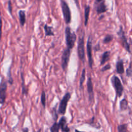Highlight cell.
<instances>
[{
  "label": "cell",
  "instance_id": "1",
  "mask_svg": "<svg viewBox=\"0 0 132 132\" xmlns=\"http://www.w3.org/2000/svg\"><path fill=\"white\" fill-rule=\"evenodd\" d=\"M76 34L73 32H72L70 27H67L65 28V38L66 44L68 48L72 50L75 45V43L76 41Z\"/></svg>",
  "mask_w": 132,
  "mask_h": 132
},
{
  "label": "cell",
  "instance_id": "2",
  "mask_svg": "<svg viewBox=\"0 0 132 132\" xmlns=\"http://www.w3.org/2000/svg\"><path fill=\"white\" fill-rule=\"evenodd\" d=\"M111 81H112L113 88H114L115 90H116V99L117 97H121L122 96V94H123L124 91V87L122 86V83H121V80L116 76H113Z\"/></svg>",
  "mask_w": 132,
  "mask_h": 132
},
{
  "label": "cell",
  "instance_id": "3",
  "mask_svg": "<svg viewBox=\"0 0 132 132\" xmlns=\"http://www.w3.org/2000/svg\"><path fill=\"white\" fill-rule=\"evenodd\" d=\"M61 5L62 12H63V18L66 24H68L71 22V11L69 6L64 0H61Z\"/></svg>",
  "mask_w": 132,
  "mask_h": 132
},
{
  "label": "cell",
  "instance_id": "4",
  "mask_svg": "<svg viewBox=\"0 0 132 132\" xmlns=\"http://www.w3.org/2000/svg\"><path fill=\"white\" fill-rule=\"evenodd\" d=\"M77 52L80 60L82 62L85 60V34L82 33V36H80L78 41V46H77Z\"/></svg>",
  "mask_w": 132,
  "mask_h": 132
},
{
  "label": "cell",
  "instance_id": "5",
  "mask_svg": "<svg viewBox=\"0 0 132 132\" xmlns=\"http://www.w3.org/2000/svg\"><path fill=\"white\" fill-rule=\"evenodd\" d=\"M70 97H71V95L69 92H67L64 94L63 99H62L61 101L60 104H59L58 113L62 115H64V113H66L67 105H68V101H69Z\"/></svg>",
  "mask_w": 132,
  "mask_h": 132
},
{
  "label": "cell",
  "instance_id": "6",
  "mask_svg": "<svg viewBox=\"0 0 132 132\" xmlns=\"http://www.w3.org/2000/svg\"><path fill=\"white\" fill-rule=\"evenodd\" d=\"M117 34L119 36V38L121 39V43H122V46L125 48V50L129 53H131V50H130V44L129 43L128 41L127 37H126V35H125V32H124L122 27H120L119 31L117 32Z\"/></svg>",
  "mask_w": 132,
  "mask_h": 132
},
{
  "label": "cell",
  "instance_id": "7",
  "mask_svg": "<svg viewBox=\"0 0 132 132\" xmlns=\"http://www.w3.org/2000/svg\"><path fill=\"white\" fill-rule=\"evenodd\" d=\"M6 90H7V82L5 78H2L0 82V104L5 103L6 100Z\"/></svg>",
  "mask_w": 132,
  "mask_h": 132
},
{
  "label": "cell",
  "instance_id": "8",
  "mask_svg": "<svg viewBox=\"0 0 132 132\" xmlns=\"http://www.w3.org/2000/svg\"><path fill=\"white\" fill-rule=\"evenodd\" d=\"M86 50H87V55L88 58L89 66H90V68H92L94 61H93L92 58V36H89L88 39Z\"/></svg>",
  "mask_w": 132,
  "mask_h": 132
},
{
  "label": "cell",
  "instance_id": "9",
  "mask_svg": "<svg viewBox=\"0 0 132 132\" xmlns=\"http://www.w3.org/2000/svg\"><path fill=\"white\" fill-rule=\"evenodd\" d=\"M70 49L67 48V49H65V50H64L63 55H62L61 67L64 71H66L67 67H68V64L70 60Z\"/></svg>",
  "mask_w": 132,
  "mask_h": 132
},
{
  "label": "cell",
  "instance_id": "10",
  "mask_svg": "<svg viewBox=\"0 0 132 132\" xmlns=\"http://www.w3.org/2000/svg\"><path fill=\"white\" fill-rule=\"evenodd\" d=\"M94 6L98 14H103L107 11V8L104 0H95Z\"/></svg>",
  "mask_w": 132,
  "mask_h": 132
},
{
  "label": "cell",
  "instance_id": "11",
  "mask_svg": "<svg viewBox=\"0 0 132 132\" xmlns=\"http://www.w3.org/2000/svg\"><path fill=\"white\" fill-rule=\"evenodd\" d=\"M87 90L88 94L89 95V101L90 102L94 101V87H93L92 81V77H89L87 81Z\"/></svg>",
  "mask_w": 132,
  "mask_h": 132
},
{
  "label": "cell",
  "instance_id": "12",
  "mask_svg": "<svg viewBox=\"0 0 132 132\" xmlns=\"http://www.w3.org/2000/svg\"><path fill=\"white\" fill-rule=\"evenodd\" d=\"M59 128H60L61 130L62 131H69L70 129L68 128V125H67V119L64 117H62L60 119L59 122Z\"/></svg>",
  "mask_w": 132,
  "mask_h": 132
},
{
  "label": "cell",
  "instance_id": "13",
  "mask_svg": "<svg viewBox=\"0 0 132 132\" xmlns=\"http://www.w3.org/2000/svg\"><path fill=\"white\" fill-rule=\"evenodd\" d=\"M116 72L119 74H123L125 73L124 61L122 59H120L116 63Z\"/></svg>",
  "mask_w": 132,
  "mask_h": 132
},
{
  "label": "cell",
  "instance_id": "14",
  "mask_svg": "<svg viewBox=\"0 0 132 132\" xmlns=\"http://www.w3.org/2000/svg\"><path fill=\"white\" fill-rule=\"evenodd\" d=\"M110 52L106 51L103 53L102 55L101 59V65H103L105 64L110 59Z\"/></svg>",
  "mask_w": 132,
  "mask_h": 132
},
{
  "label": "cell",
  "instance_id": "15",
  "mask_svg": "<svg viewBox=\"0 0 132 132\" xmlns=\"http://www.w3.org/2000/svg\"><path fill=\"white\" fill-rule=\"evenodd\" d=\"M19 22L22 27L24 25L26 22V15L25 12L24 10H19Z\"/></svg>",
  "mask_w": 132,
  "mask_h": 132
},
{
  "label": "cell",
  "instance_id": "16",
  "mask_svg": "<svg viewBox=\"0 0 132 132\" xmlns=\"http://www.w3.org/2000/svg\"><path fill=\"white\" fill-rule=\"evenodd\" d=\"M90 7L88 5L85 6V25L86 27L88 24V21L89 19V15H90Z\"/></svg>",
  "mask_w": 132,
  "mask_h": 132
},
{
  "label": "cell",
  "instance_id": "17",
  "mask_svg": "<svg viewBox=\"0 0 132 132\" xmlns=\"http://www.w3.org/2000/svg\"><path fill=\"white\" fill-rule=\"evenodd\" d=\"M44 30H45V36H54V34L52 31V27H49L47 24H45L44 27Z\"/></svg>",
  "mask_w": 132,
  "mask_h": 132
},
{
  "label": "cell",
  "instance_id": "18",
  "mask_svg": "<svg viewBox=\"0 0 132 132\" xmlns=\"http://www.w3.org/2000/svg\"><path fill=\"white\" fill-rule=\"evenodd\" d=\"M85 77H86V69L84 68L82 71L81 78H80V88H82V85H83L84 82H85Z\"/></svg>",
  "mask_w": 132,
  "mask_h": 132
},
{
  "label": "cell",
  "instance_id": "19",
  "mask_svg": "<svg viewBox=\"0 0 132 132\" xmlns=\"http://www.w3.org/2000/svg\"><path fill=\"white\" fill-rule=\"evenodd\" d=\"M128 108V101L126 99H124L120 102V109L121 110H126Z\"/></svg>",
  "mask_w": 132,
  "mask_h": 132
},
{
  "label": "cell",
  "instance_id": "20",
  "mask_svg": "<svg viewBox=\"0 0 132 132\" xmlns=\"http://www.w3.org/2000/svg\"><path fill=\"white\" fill-rule=\"evenodd\" d=\"M113 35L108 34L105 36V37H104V40H103V43L105 44L109 43H110L111 41L113 40Z\"/></svg>",
  "mask_w": 132,
  "mask_h": 132
},
{
  "label": "cell",
  "instance_id": "21",
  "mask_svg": "<svg viewBox=\"0 0 132 132\" xmlns=\"http://www.w3.org/2000/svg\"><path fill=\"white\" fill-rule=\"evenodd\" d=\"M59 130H60V128H59V124L57 122H54V125L50 128V131L52 132H57L59 131Z\"/></svg>",
  "mask_w": 132,
  "mask_h": 132
},
{
  "label": "cell",
  "instance_id": "22",
  "mask_svg": "<svg viewBox=\"0 0 132 132\" xmlns=\"http://www.w3.org/2000/svg\"><path fill=\"white\" fill-rule=\"evenodd\" d=\"M127 126H128V125H126V124H125V125H119V126H118V128H117L118 131H119V132H126V131H128Z\"/></svg>",
  "mask_w": 132,
  "mask_h": 132
},
{
  "label": "cell",
  "instance_id": "23",
  "mask_svg": "<svg viewBox=\"0 0 132 132\" xmlns=\"http://www.w3.org/2000/svg\"><path fill=\"white\" fill-rule=\"evenodd\" d=\"M41 104H43L44 108H45V106H46V94H45V91L42 92V94H41Z\"/></svg>",
  "mask_w": 132,
  "mask_h": 132
},
{
  "label": "cell",
  "instance_id": "24",
  "mask_svg": "<svg viewBox=\"0 0 132 132\" xmlns=\"http://www.w3.org/2000/svg\"><path fill=\"white\" fill-rule=\"evenodd\" d=\"M8 77H9V82L10 85H12L13 84V79L12 77L11 76V70H10V68H9V73H8Z\"/></svg>",
  "mask_w": 132,
  "mask_h": 132
},
{
  "label": "cell",
  "instance_id": "25",
  "mask_svg": "<svg viewBox=\"0 0 132 132\" xmlns=\"http://www.w3.org/2000/svg\"><path fill=\"white\" fill-rule=\"evenodd\" d=\"M8 10H9L10 15H12V6L11 1L10 0H9V2H8Z\"/></svg>",
  "mask_w": 132,
  "mask_h": 132
},
{
  "label": "cell",
  "instance_id": "26",
  "mask_svg": "<svg viewBox=\"0 0 132 132\" xmlns=\"http://www.w3.org/2000/svg\"><path fill=\"white\" fill-rule=\"evenodd\" d=\"M132 70H131V63H130V66H129L128 68L127 69V71H126V75L128 77H131V73H132Z\"/></svg>",
  "mask_w": 132,
  "mask_h": 132
},
{
  "label": "cell",
  "instance_id": "27",
  "mask_svg": "<svg viewBox=\"0 0 132 132\" xmlns=\"http://www.w3.org/2000/svg\"><path fill=\"white\" fill-rule=\"evenodd\" d=\"M2 26H3L2 17H1V11H0V40H1V36H2Z\"/></svg>",
  "mask_w": 132,
  "mask_h": 132
},
{
  "label": "cell",
  "instance_id": "28",
  "mask_svg": "<svg viewBox=\"0 0 132 132\" xmlns=\"http://www.w3.org/2000/svg\"><path fill=\"white\" fill-rule=\"evenodd\" d=\"M111 68V66H110V64H107V65H106V66H104V67H103V68H102L101 69V72H105V71H106V70H110Z\"/></svg>",
  "mask_w": 132,
  "mask_h": 132
},
{
  "label": "cell",
  "instance_id": "29",
  "mask_svg": "<svg viewBox=\"0 0 132 132\" xmlns=\"http://www.w3.org/2000/svg\"><path fill=\"white\" fill-rule=\"evenodd\" d=\"M75 1V2H76V3L77 4V6H78V7H79V0H74Z\"/></svg>",
  "mask_w": 132,
  "mask_h": 132
}]
</instances>
